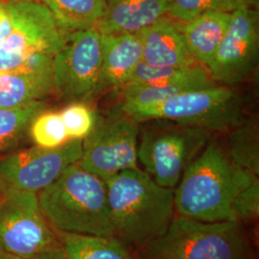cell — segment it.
<instances>
[{"mask_svg": "<svg viewBox=\"0 0 259 259\" xmlns=\"http://www.w3.org/2000/svg\"><path fill=\"white\" fill-rule=\"evenodd\" d=\"M173 0H106L96 29L102 35L138 33L166 17Z\"/></svg>", "mask_w": 259, "mask_h": 259, "instance_id": "9a60e30c", "label": "cell"}, {"mask_svg": "<svg viewBox=\"0 0 259 259\" xmlns=\"http://www.w3.org/2000/svg\"><path fill=\"white\" fill-rule=\"evenodd\" d=\"M55 21L63 37L96 27L102 18L106 0H38Z\"/></svg>", "mask_w": 259, "mask_h": 259, "instance_id": "ac0fdd59", "label": "cell"}, {"mask_svg": "<svg viewBox=\"0 0 259 259\" xmlns=\"http://www.w3.org/2000/svg\"><path fill=\"white\" fill-rule=\"evenodd\" d=\"M114 237L138 250L167 232L175 216L174 189L157 185L138 167L105 181Z\"/></svg>", "mask_w": 259, "mask_h": 259, "instance_id": "6da1fadb", "label": "cell"}, {"mask_svg": "<svg viewBox=\"0 0 259 259\" xmlns=\"http://www.w3.org/2000/svg\"><path fill=\"white\" fill-rule=\"evenodd\" d=\"M139 123L119 108L108 116H97L83 139L79 165L107 181L123 170L138 167Z\"/></svg>", "mask_w": 259, "mask_h": 259, "instance_id": "52a82bcc", "label": "cell"}, {"mask_svg": "<svg viewBox=\"0 0 259 259\" xmlns=\"http://www.w3.org/2000/svg\"><path fill=\"white\" fill-rule=\"evenodd\" d=\"M100 92L118 91L129 83L133 72L142 62V39L139 33L102 35Z\"/></svg>", "mask_w": 259, "mask_h": 259, "instance_id": "2e32d148", "label": "cell"}, {"mask_svg": "<svg viewBox=\"0 0 259 259\" xmlns=\"http://www.w3.org/2000/svg\"><path fill=\"white\" fill-rule=\"evenodd\" d=\"M30 259H66L60 243L34 255Z\"/></svg>", "mask_w": 259, "mask_h": 259, "instance_id": "4316f807", "label": "cell"}, {"mask_svg": "<svg viewBox=\"0 0 259 259\" xmlns=\"http://www.w3.org/2000/svg\"><path fill=\"white\" fill-rule=\"evenodd\" d=\"M56 233L66 259H133L129 248L116 237Z\"/></svg>", "mask_w": 259, "mask_h": 259, "instance_id": "d6986e66", "label": "cell"}, {"mask_svg": "<svg viewBox=\"0 0 259 259\" xmlns=\"http://www.w3.org/2000/svg\"><path fill=\"white\" fill-rule=\"evenodd\" d=\"M54 56H34L23 65L0 70V109L39 102L55 91Z\"/></svg>", "mask_w": 259, "mask_h": 259, "instance_id": "4fadbf2b", "label": "cell"}, {"mask_svg": "<svg viewBox=\"0 0 259 259\" xmlns=\"http://www.w3.org/2000/svg\"><path fill=\"white\" fill-rule=\"evenodd\" d=\"M30 135L36 146L57 148L69 139L60 112L38 113L30 124Z\"/></svg>", "mask_w": 259, "mask_h": 259, "instance_id": "603a6c76", "label": "cell"}, {"mask_svg": "<svg viewBox=\"0 0 259 259\" xmlns=\"http://www.w3.org/2000/svg\"><path fill=\"white\" fill-rule=\"evenodd\" d=\"M258 0H173L168 16L187 22L207 12L232 13L242 7H257Z\"/></svg>", "mask_w": 259, "mask_h": 259, "instance_id": "7402d4cb", "label": "cell"}, {"mask_svg": "<svg viewBox=\"0 0 259 259\" xmlns=\"http://www.w3.org/2000/svg\"><path fill=\"white\" fill-rule=\"evenodd\" d=\"M232 221L248 222L259 216V181L255 179L243 188L234 198L232 204Z\"/></svg>", "mask_w": 259, "mask_h": 259, "instance_id": "d4e9b609", "label": "cell"}, {"mask_svg": "<svg viewBox=\"0 0 259 259\" xmlns=\"http://www.w3.org/2000/svg\"><path fill=\"white\" fill-rule=\"evenodd\" d=\"M0 201V247L22 258L59 244L40 209L37 193L11 191Z\"/></svg>", "mask_w": 259, "mask_h": 259, "instance_id": "8fae6325", "label": "cell"}, {"mask_svg": "<svg viewBox=\"0 0 259 259\" xmlns=\"http://www.w3.org/2000/svg\"><path fill=\"white\" fill-rule=\"evenodd\" d=\"M225 152L241 168L258 176V126L255 119L242 121L228 132Z\"/></svg>", "mask_w": 259, "mask_h": 259, "instance_id": "ffe728a7", "label": "cell"}, {"mask_svg": "<svg viewBox=\"0 0 259 259\" xmlns=\"http://www.w3.org/2000/svg\"><path fill=\"white\" fill-rule=\"evenodd\" d=\"M101 34L96 28L64 37L53 57L55 91L68 101L83 103L100 94Z\"/></svg>", "mask_w": 259, "mask_h": 259, "instance_id": "ba28073f", "label": "cell"}, {"mask_svg": "<svg viewBox=\"0 0 259 259\" xmlns=\"http://www.w3.org/2000/svg\"><path fill=\"white\" fill-rule=\"evenodd\" d=\"M232 13L207 12L180 22L187 47L196 63L205 68L211 63L231 21Z\"/></svg>", "mask_w": 259, "mask_h": 259, "instance_id": "e0dca14e", "label": "cell"}, {"mask_svg": "<svg viewBox=\"0 0 259 259\" xmlns=\"http://www.w3.org/2000/svg\"><path fill=\"white\" fill-rule=\"evenodd\" d=\"M83 139H69L57 148L34 146L0 158V194L11 191L38 193L53 184L66 168L78 163Z\"/></svg>", "mask_w": 259, "mask_h": 259, "instance_id": "30bf717a", "label": "cell"}, {"mask_svg": "<svg viewBox=\"0 0 259 259\" xmlns=\"http://www.w3.org/2000/svg\"><path fill=\"white\" fill-rule=\"evenodd\" d=\"M157 122L141 132L138 160L157 185L175 189L186 168L209 142L212 133L172 121Z\"/></svg>", "mask_w": 259, "mask_h": 259, "instance_id": "8992f818", "label": "cell"}, {"mask_svg": "<svg viewBox=\"0 0 259 259\" xmlns=\"http://www.w3.org/2000/svg\"><path fill=\"white\" fill-rule=\"evenodd\" d=\"M128 115L139 124L164 119L210 133H228L243 121V102L240 95L228 87L212 84L179 93Z\"/></svg>", "mask_w": 259, "mask_h": 259, "instance_id": "5b68a950", "label": "cell"}, {"mask_svg": "<svg viewBox=\"0 0 259 259\" xmlns=\"http://www.w3.org/2000/svg\"><path fill=\"white\" fill-rule=\"evenodd\" d=\"M255 179L236 165L219 143L208 142L174 189L175 214L201 222L232 221L234 198Z\"/></svg>", "mask_w": 259, "mask_h": 259, "instance_id": "7a4b0ae2", "label": "cell"}, {"mask_svg": "<svg viewBox=\"0 0 259 259\" xmlns=\"http://www.w3.org/2000/svg\"><path fill=\"white\" fill-rule=\"evenodd\" d=\"M42 109L41 101L16 109H0V152L19 144L31 122Z\"/></svg>", "mask_w": 259, "mask_h": 259, "instance_id": "44dd1931", "label": "cell"}, {"mask_svg": "<svg viewBox=\"0 0 259 259\" xmlns=\"http://www.w3.org/2000/svg\"><path fill=\"white\" fill-rule=\"evenodd\" d=\"M0 259H25L22 258V257H19L18 255H15L13 253H10L8 251H6L5 250H3L1 247H0Z\"/></svg>", "mask_w": 259, "mask_h": 259, "instance_id": "83f0119b", "label": "cell"}, {"mask_svg": "<svg viewBox=\"0 0 259 259\" xmlns=\"http://www.w3.org/2000/svg\"><path fill=\"white\" fill-rule=\"evenodd\" d=\"M1 199H2V195L0 194V201H1Z\"/></svg>", "mask_w": 259, "mask_h": 259, "instance_id": "f1b7e54d", "label": "cell"}, {"mask_svg": "<svg viewBox=\"0 0 259 259\" xmlns=\"http://www.w3.org/2000/svg\"><path fill=\"white\" fill-rule=\"evenodd\" d=\"M142 39V62L157 67L196 65L180 22L169 16L138 32Z\"/></svg>", "mask_w": 259, "mask_h": 259, "instance_id": "5bb4252c", "label": "cell"}, {"mask_svg": "<svg viewBox=\"0 0 259 259\" xmlns=\"http://www.w3.org/2000/svg\"><path fill=\"white\" fill-rule=\"evenodd\" d=\"M13 27L0 42V70L18 67L34 56H54L64 37L47 7L38 0H7Z\"/></svg>", "mask_w": 259, "mask_h": 259, "instance_id": "9c48e42d", "label": "cell"}, {"mask_svg": "<svg viewBox=\"0 0 259 259\" xmlns=\"http://www.w3.org/2000/svg\"><path fill=\"white\" fill-rule=\"evenodd\" d=\"M138 251L141 259H252L240 223L201 222L176 214L161 237Z\"/></svg>", "mask_w": 259, "mask_h": 259, "instance_id": "277c9868", "label": "cell"}, {"mask_svg": "<svg viewBox=\"0 0 259 259\" xmlns=\"http://www.w3.org/2000/svg\"><path fill=\"white\" fill-rule=\"evenodd\" d=\"M37 199L56 232L114 237L106 184L79 163L66 168Z\"/></svg>", "mask_w": 259, "mask_h": 259, "instance_id": "3957f363", "label": "cell"}, {"mask_svg": "<svg viewBox=\"0 0 259 259\" xmlns=\"http://www.w3.org/2000/svg\"><path fill=\"white\" fill-rule=\"evenodd\" d=\"M69 139H83L93 130L96 114L83 103H74L60 112Z\"/></svg>", "mask_w": 259, "mask_h": 259, "instance_id": "cb8c5ba5", "label": "cell"}, {"mask_svg": "<svg viewBox=\"0 0 259 259\" xmlns=\"http://www.w3.org/2000/svg\"><path fill=\"white\" fill-rule=\"evenodd\" d=\"M13 27L8 1L0 0V42L9 36Z\"/></svg>", "mask_w": 259, "mask_h": 259, "instance_id": "484cf974", "label": "cell"}, {"mask_svg": "<svg viewBox=\"0 0 259 259\" xmlns=\"http://www.w3.org/2000/svg\"><path fill=\"white\" fill-rule=\"evenodd\" d=\"M259 54V14L253 7L232 13L231 21L211 63L212 80L225 85L242 83L255 70Z\"/></svg>", "mask_w": 259, "mask_h": 259, "instance_id": "7c38bea8", "label": "cell"}]
</instances>
